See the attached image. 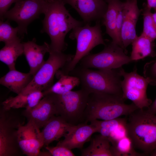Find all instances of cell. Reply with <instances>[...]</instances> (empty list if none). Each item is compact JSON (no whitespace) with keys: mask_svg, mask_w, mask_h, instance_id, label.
<instances>
[{"mask_svg":"<svg viewBox=\"0 0 156 156\" xmlns=\"http://www.w3.org/2000/svg\"><path fill=\"white\" fill-rule=\"evenodd\" d=\"M65 5L62 0H53L49 2L44 14L41 32L46 33L50 38V51L63 52L65 50L67 47L65 41L67 34L83 25V22L73 17Z\"/></svg>","mask_w":156,"mask_h":156,"instance_id":"cell-1","label":"cell"},{"mask_svg":"<svg viewBox=\"0 0 156 156\" xmlns=\"http://www.w3.org/2000/svg\"><path fill=\"white\" fill-rule=\"evenodd\" d=\"M121 68L94 70L79 66H76L69 75L78 77L81 88L90 94H108L122 97Z\"/></svg>","mask_w":156,"mask_h":156,"instance_id":"cell-2","label":"cell"},{"mask_svg":"<svg viewBox=\"0 0 156 156\" xmlns=\"http://www.w3.org/2000/svg\"><path fill=\"white\" fill-rule=\"evenodd\" d=\"M121 96L108 94H90L84 115V123L95 119L108 120L129 116L139 109L133 103H125Z\"/></svg>","mask_w":156,"mask_h":156,"instance_id":"cell-3","label":"cell"},{"mask_svg":"<svg viewBox=\"0 0 156 156\" xmlns=\"http://www.w3.org/2000/svg\"><path fill=\"white\" fill-rule=\"evenodd\" d=\"M128 136L134 148L150 155L156 147V114L147 108L138 109L129 116Z\"/></svg>","mask_w":156,"mask_h":156,"instance_id":"cell-4","label":"cell"},{"mask_svg":"<svg viewBox=\"0 0 156 156\" xmlns=\"http://www.w3.org/2000/svg\"><path fill=\"white\" fill-rule=\"evenodd\" d=\"M69 37L72 40H76V53L72 60L58 70L59 74L69 75L93 48L100 44L105 45L106 43L103 37L100 21H96L93 26L86 24L84 26L75 28L72 30Z\"/></svg>","mask_w":156,"mask_h":156,"instance_id":"cell-5","label":"cell"},{"mask_svg":"<svg viewBox=\"0 0 156 156\" xmlns=\"http://www.w3.org/2000/svg\"><path fill=\"white\" fill-rule=\"evenodd\" d=\"M90 94L82 88L60 95L53 94L57 116L73 125L84 121V113Z\"/></svg>","mask_w":156,"mask_h":156,"instance_id":"cell-6","label":"cell"},{"mask_svg":"<svg viewBox=\"0 0 156 156\" xmlns=\"http://www.w3.org/2000/svg\"><path fill=\"white\" fill-rule=\"evenodd\" d=\"M127 51L112 41L104 45L101 51L95 54L89 53L80 61L79 66L87 68L112 70L119 68L132 61Z\"/></svg>","mask_w":156,"mask_h":156,"instance_id":"cell-7","label":"cell"},{"mask_svg":"<svg viewBox=\"0 0 156 156\" xmlns=\"http://www.w3.org/2000/svg\"><path fill=\"white\" fill-rule=\"evenodd\" d=\"M48 59L34 75L31 81L21 93L36 90L44 91L53 84L55 75L73 58L74 55L50 51Z\"/></svg>","mask_w":156,"mask_h":156,"instance_id":"cell-8","label":"cell"},{"mask_svg":"<svg viewBox=\"0 0 156 156\" xmlns=\"http://www.w3.org/2000/svg\"><path fill=\"white\" fill-rule=\"evenodd\" d=\"M13 109L2 107L0 111V156H20L23 154L18 142V131L22 124Z\"/></svg>","mask_w":156,"mask_h":156,"instance_id":"cell-9","label":"cell"},{"mask_svg":"<svg viewBox=\"0 0 156 156\" xmlns=\"http://www.w3.org/2000/svg\"><path fill=\"white\" fill-rule=\"evenodd\" d=\"M49 2L42 0H20L5 13L3 19L15 22L18 34L22 37L27 34L28 25L41 14H44Z\"/></svg>","mask_w":156,"mask_h":156,"instance_id":"cell-10","label":"cell"},{"mask_svg":"<svg viewBox=\"0 0 156 156\" xmlns=\"http://www.w3.org/2000/svg\"><path fill=\"white\" fill-rule=\"evenodd\" d=\"M120 71L123 78L121 82L123 99L131 101L139 109L148 108L152 103L146 94L149 80L138 74L136 66L130 73L126 72L122 67Z\"/></svg>","mask_w":156,"mask_h":156,"instance_id":"cell-11","label":"cell"},{"mask_svg":"<svg viewBox=\"0 0 156 156\" xmlns=\"http://www.w3.org/2000/svg\"><path fill=\"white\" fill-rule=\"evenodd\" d=\"M40 129L29 121L25 125L22 124L19 126L18 142L23 154L28 156H38L44 146Z\"/></svg>","mask_w":156,"mask_h":156,"instance_id":"cell-12","label":"cell"},{"mask_svg":"<svg viewBox=\"0 0 156 156\" xmlns=\"http://www.w3.org/2000/svg\"><path fill=\"white\" fill-rule=\"evenodd\" d=\"M141 12L138 6L137 0H126L123 2V20L120 37L125 50L138 36L136 27Z\"/></svg>","mask_w":156,"mask_h":156,"instance_id":"cell-13","label":"cell"},{"mask_svg":"<svg viewBox=\"0 0 156 156\" xmlns=\"http://www.w3.org/2000/svg\"><path fill=\"white\" fill-rule=\"evenodd\" d=\"M22 115L39 129L43 128L53 116L58 115L53 94H46L35 107L24 110Z\"/></svg>","mask_w":156,"mask_h":156,"instance_id":"cell-14","label":"cell"},{"mask_svg":"<svg viewBox=\"0 0 156 156\" xmlns=\"http://www.w3.org/2000/svg\"><path fill=\"white\" fill-rule=\"evenodd\" d=\"M70 5L79 14L83 22L90 24L102 20L107 8L105 0H62Z\"/></svg>","mask_w":156,"mask_h":156,"instance_id":"cell-15","label":"cell"},{"mask_svg":"<svg viewBox=\"0 0 156 156\" xmlns=\"http://www.w3.org/2000/svg\"><path fill=\"white\" fill-rule=\"evenodd\" d=\"M97 132V129L92 125L81 123L75 125L57 145L65 147L70 150L82 149L84 144L90 141L92 134Z\"/></svg>","mask_w":156,"mask_h":156,"instance_id":"cell-16","label":"cell"},{"mask_svg":"<svg viewBox=\"0 0 156 156\" xmlns=\"http://www.w3.org/2000/svg\"><path fill=\"white\" fill-rule=\"evenodd\" d=\"M36 41L34 38L31 41L23 42V54L30 67L29 73L34 76L44 63L45 54L50 51V45L47 43L45 42L42 45H39Z\"/></svg>","mask_w":156,"mask_h":156,"instance_id":"cell-17","label":"cell"},{"mask_svg":"<svg viewBox=\"0 0 156 156\" xmlns=\"http://www.w3.org/2000/svg\"><path fill=\"white\" fill-rule=\"evenodd\" d=\"M75 125L68 123L59 116H53L41 131L44 146H48L53 142L64 137Z\"/></svg>","mask_w":156,"mask_h":156,"instance_id":"cell-18","label":"cell"},{"mask_svg":"<svg viewBox=\"0 0 156 156\" xmlns=\"http://www.w3.org/2000/svg\"><path fill=\"white\" fill-rule=\"evenodd\" d=\"M44 96L43 91L39 90L20 93L4 101L2 103V108L5 109L22 108L29 109L36 106Z\"/></svg>","mask_w":156,"mask_h":156,"instance_id":"cell-19","label":"cell"},{"mask_svg":"<svg viewBox=\"0 0 156 156\" xmlns=\"http://www.w3.org/2000/svg\"><path fill=\"white\" fill-rule=\"evenodd\" d=\"M33 77L29 72L23 73L16 69L9 70L1 78L0 83L17 95L28 85Z\"/></svg>","mask_w":156,"mask_h":156,"instance_id":"cell-20","label":"cell"},{"mask_svg":"<svg viewBox=\"0 0 156 156\" xmlns=\"http://www.w3.org/2000/svg\"><path fill=\"white\" fill-rule=\"evenodd\" d=\"M107 4V10L102 19V24L106 28V33L112 39V41L124 49L117 36L116 23L120 0H105Z\"/></svg>","mask_w":156,"mask_h":156,"instance_id":"cell-21","label":"cell"},{"mask_svg":"<svg viewBox=\"0 0 156 156\" xmlns=\"http://www.w3.org/2000/svg\"><path fill=\"white\" fill-rule=\"evenodd\" d=\"M5 44L0 50V60L8 66L9 70L16 69V61L23 54V42L18 37Z\"/></svg>","mask_w":156,"mask_h":156,"instance_id":"cell-22","label":"cell"},{"mask_svg":"<svg viewBox=\"0 0 156 156\" xmlns=\"http://www.w3.org/2000/svg\"><path fill=\"white\" fill-rule=\"evenodd\" d=\"M154 41L141 34L137 36L131 44L132 50L130 56L131 61L138 60L147 57H155Z\"/></svg>","mask_w":156,"mask_h":156,"instance_id":"cell-23","label":"cell"},{"mask_svg":"<svg viewBox=\"0 0 156 156\" xmlns=\"http://www.w3.org/2000/svg\"><path fill=\"white\" fill-rule=\"evenodd\" d=\"M90 144L82 150V156H112L108 138L100 134L91 138Z\"/></svg>","mask_w":156,"mask_h":156,"instance_id":"cell-24","label":"cell"},{"mask_svg":"<svg viewBox=\"0 0 156 156\" xmlns=\"http://www.w3.org/2000/svg\"><path fill=\"white\" fill-rule=\"evenodd\" d=\"M58 81L47 90L43 91L44 96L49 94L60 95L72 90L80 84L79 78L69 75H56Z\"/></svg>","mask_w":156,"mask_h":156,"instance_id":"cell-25","label":"cell"},{"mask_svg":"<svg viewBox=\"0 0 156 156\" xmlns=\"http://www.w3.org/2000/svg\"><path fill=\"white\" fill-rule=\"evenodd\" d=\"M111 150L112 156H139L145 155L137 152L132 142L128 136L124 137L111 143Z\"/></svg>","mask_w":156,"mask_h":156,"instance_id":"cell-26","label":"cell"},{"mask_svg":"<svg viewBox=\"0 0 156 156\" xmlns=\"http://www.w3.org/2000/svg\"><path fill=\"white\" fill-rule=\"evenodd\" d=\"M127 119L119 117L108 120H92L90 122L97 129V132L105 137L109 138L112 132L120 125L127 123Z\"/></svg>","mask_w":156,"mask_h":156,"instance_id":"cell-27","label":"cell"},{"mask_svg":"<svg viewBox=\"0 0 156 156\" xmlns=\"http://www.w3.org/2000/svg\"><path fill=\"white\" fill-rule=\"evenodd\" d=\"M142 12L143 19V29L141 34L153 41L156 39V26L153 20L151 8L144 3Z\"/></svg>","mask_w":156,"mask_h":156,"instance_id":"cell-28","label":"cell"},{"mask_svg":"<svg viewBox=\"0 0 156 156\" xmlns=\"http://www.w3.org/2000/svg\"><path fill=\"white\" fill-rule=\"evenodd\" d=\"M18 27H13L10 25L9 21L5 22L0 20V41L6 43L14 40L19 37Z\"/></svg>","mask_w":156,"mask_h":156,"instance_id":"cell-29","label":"cell"},{"mask_svg":"<svg viewBox=\"0 0 156 156\" xmlns=\"http://www.w3.org/2000/svg\"><path fill=\"white\" fill-rule=\"evenodd\" d=\"M144 77L149 81V84L153 86L156 81V60L147 63L144 68Z\"/></svg>","mask_w":156,"mask_h":156,"instance_id":"cell-30","label":"cell"},{"mask_svg":"<svg viewBox=\"0 0 156 156\" xmlns=\"http://www.w3.org/2000/svg\"><path fill=\"white\" fill-rule=\"evenodd\" d=\"M46 149L51 156H74L75 155L70 150L64 146L57 145L55 146H45Z\"/></svg>","mask_w":156,"mask_h":156,"instance_id":"cell-31","label":"cell"},{"mask_svg":"<svg viewBox=\"0 0 156 156\" xmlns=\"http://www.w3.org/2000/svg\"><path fill=\"white\" fill-rule=\"evenodd\" d=\"M123 2L121 1L118 9L116 23V32L117 36L122 45L120 37L123 20Z\"/></svg>","mask_w":156,"mask_h":156,"instance_id":"cell-32","label":"cell"},{"mask_svg":"<svg viewBox=\"0 0 156 156\" xmlns=\"http://www.w3.org/2000/svg\"><path fill=\"white\" fill-rule=\"evenodd\" d=\"M20 0H0V20L3 21V17L5 13L11 5Z\"/></svg>","mask_w":156,"mask_h":156,"instance_id":"cell-33","label":"cell"},{"mask_svg":"<svg viewBox=\"0 0 156 156\" xmlns=\"http://www.w3.org/2000/svg\"><path fill=\"white\" fill-rule=\"evenodd\" d=\"M153 86H156V81L154 83ZM147 108L151 112L156 114V98L154 102L152 103Z\"/></svg>","mask_w":156,"mask_h":156,"instance_id":"cell-34","label":"cell"},{"mask_svg":"<svg viewBox=\"0 0 156 156\" xmlns=\"http://www.w3.org/2000/svg\"><path fill=\"white\" fill-rule=\"evenodd\" d=\"M147 5L151 8H153L155 11L156 10L155 0H147Z\"/></svg>","mask_w":156,"mask_h":156,"instance_id":"cell-35","label":"cell"},{"mask_svg":"<svg viewBox=\"0 0 156 156\" xmlns=\"http://www.w3.org/2000/svg\"><path fill=\"white\" fill-rule=\"evenodd\" d=\"M38 156H51V155L50 153L47 151H40Z\"/></svg>","mask_w":156,"mask_h":156,"instance_id":"cell-36","label":"cell"},{"mask_svg":"<svg viewBox=\"0 0 156 156\" xmlns=\"http://www.w3.org/2000/svg\"><path fill=\"white\" fill-rule=\"evenodd\" d=\"M152 16L154 23L156 26V11L154 13H152Z\"/></svg>","mask_w":156,"mask_h":156,"instance_id":"cell-37","label":"cell"},{"mask_svg":"<svg viewBox=\"0 0 156 156\" xmlns=\"http://www.w3.org/2000/svg\"><path fill=\"white\" fill-rule=\"evenodd\" d=\"M150 155L151 156H156V147Z\"/></svg>","mask_w":156,"mask_h":156,"instance_id":"cell-38","label":"cell"},{"mask_svg":"<svg viewBox=\"0 0 156 156\" xmlns=\"http://www.w3.org/2000/svg\"><path fill=\"white\" fill-rule=\"evenodd\" d=\"M44 1H46L48 2H50L51 1H52L53 0H42Z\"/></svg>","mask_w":156,"mask_h":156,"instance_id":"cell-39","label":"cell"},{"mask_svg":"<svg viewBox=\"0 0 156 156\" xmlns=\"http://www.w3.org/2000/svg\"><path fill=\"white\" fill-rule=\"evenodd\" d=\"M155 1H156V0H155ZM155 11H156V10L155 12Z\"/></svg>","mask_w":156,"mask_h":156,"instance_id":"cell-40","label":"cell"}]
</instances>
